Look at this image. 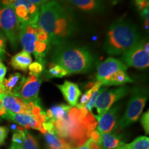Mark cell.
<instances>
[{
  "instance_id": "cell-4",
  "label": "cell",
  "mask_w": 149,
  "mask_h": 149,
  "mask_svg": "<svg viewBox=\"0 0 149 149\" xmlns=\"http://www.w3.org/2000/svg\"><path fill=\"white\" fill-rule=\"evenodd\" d=\"M131 93V97L125 113L119 124L122 128L128 127L133 123L137 122L148 98V91L146 87H135Z\"/></svg>"
},
{
  "instance_id": "cell-7",
  "label": "cell",
  "mask_w": 149,
  "mask_h": 149,
  "mask_svg": "<svg viewBox=\"0 0 149 149\" xmlns=\"http://www.w3.org/2000/svg\"><path fill=\"white\" fill-rule=\"evenodd\" d=\"M14 8L20 26H37L40 7L29 0H16L11 6Z\"/></svg>"
},
{
  "instance_id": "cell-28",
  "label": "cell",
  "mask_w": 149,
  "mask_h": 149,
  "mask_svg": "<svg viewBox=\"0 0 149 149\" xmlns=\"http://www.w3.org/2000/svg\"><path fill=\"white\" fill-rule=\"evenodd\" d=\"M105 90H106V88H100L97 91L93 92L92 93V95H91L88 102L85 105L86 109L90 112L92 111L93 108L95 107V104L96 100L98 97L99 95H100L102 92H103V91H105Z\"/></svg>"
},
{
  "instance_id": "cell-12",
  "label": "cell",
  "mask_w": 149,
  "mask_h": 149,
  "mask_svg": "<svg viewBox=\"0 0 149 149\" xmlns=\"http://www.w3.org/2000/svg\"><path fill=\"white\" fill-rule=\"evenodd\" d=\"M120 107L115 106L114 107L110 108L107 111L101 115L95 116L97 121V131L100 133H108L114 129L116 124L118 112Z\"/></svg>"
},
{
  "instance_id": "cell-14",
  "label": "cell",
  "mask_w": 149,
  "mask_h": 149,
  "mask_svg": "<svg viewBox=\"0 0 149 149\" xmlns=\"http://www.w3.org/2000/svg\"><path fill=\"white\" fill-rule=\"evenodd\" d=\"M3 117L5 119L14 121L15 122L17 123L19 125L24 126L26 129L31 128L33 129L40 130V128L42 126V123L31 114L13 113L6 111V113Z\"/></svg>"
},
{
  "instance_id": "cell-29",
  "label": "cell",
  "mask_w": 149,
  "mask_h": 149,
  "mask_svg": "<svg viewBox=\"0 0 149 149\" xmlns=\"http://www.w3.org/2000/svg\"><path fill=\"white\" fill-rule=\"evenodd\" d=\"M141 124L142 125L146 134L149 133V112L145 113L141 117Z\"/></svg>"
},
{
  "instance_id": "cell-22",
  "label": "cell",
  "mask_w": 149,
  "mask_h": 149,
  "mask_svg": "<svg viewBox=\"0 0 149 149\" xmlns=\"http://www.w3.org/2000/svg\"><path fill=\"white\" fill-rule=\"evenodd\" d=\"M69 73L63 67L52 62L48 65V69L44 70V75L46 78H61L68 75Z\"/></svg>"
},
{
  "instance_id": "cell-26",
  "label": "cell",
  "mask_w": 149,
  "mask_h": 149,
  "mask_svg": "<svg viewBox=\"0 0 149 149\" xmlns=\"http://www.w3.org/2000/svg\"><path fill=\"white\" fill-rule=\"evenodd\" d=\"M22 145H23L24 149H39L36 139L31 134L28 133L26 130Z\"/></svg>"
},
{
  "instance_id": "cell-20",
  "label": "cell",
  "mask_w": 149,
  "mask_h": 149,
  "mask_svg": "<svg viewBox=\"0 0 149 149\" xmlns=\"http://www.w3.org/2000/svg\"><path fill=\"white\" fill-rule=\"evenodd\" d=\"M24 77V76H22L20 73L15 72V73L11 74L8 79H3V86L4 92L12 95L13 94Z\"/></svg>"
},
{
  "instance_id": "cell-11",
  "label": "cell",
  "mask_w": 149,
  "mask_h": 149,
  "mask_svg": "<svg viewBox=\"0 0 149 149\" xmlns=\"http://www.w3.org/2000/svg\"><path fill=\"white\" fill-rule=\"evenodd\" d=\"M0 102L6 111L13 113L31 114V109L29 104L14 95L3 92L0 95Z\"/></svg>"
},
{
  "instance_id": "cell-36",
  "label": "cell",
  "mask_w": 149,
  "mask_h": 149,
  "mask_svg": "<svg viewBox=\"0 0 149 149\" xmlns=\"http://www.w3.org/2000/svg\"><path fill=\"white\" fill-rule=\"evenodd\" d=\"M86 144L87 145L89 149H101V147L97 143L94 142L91 139H88V141L86 142Z\"/></svg>"
},
{
  "instance_id": "cell-32",
  "label": "cell",
  "mask_w": 149,
  "mask_h": 149,
  "mask_svg": "<svg viewBox=\"0 0 149 149\" xmlns=\"http://www.w3.org/2000/svg\"><path fill=\"white\" fill-rule=\"evenodd\" d=\"M8 129L5 126H0V146L3 144L7 135H8Z\"/></svg>"
},
{
  "instance_id": "cell-8",
  "label": "cell",
  "mask_w": 149,
  "mask_h": 149,
  "mask_svg": "<svg viewBox=\"0 0 149 149\" xmlns=\"http://www.w3.org/2000/svg\"><path fill=\"white\" fill-rule=\"evenodd\" d=\"M42 82L41 76L31 75L24 77L13 95L19 97L26 103L33 102L38 99L41 84Z\"/></svg>"
},
{
  "instance_id": "cell-21",
  "label": "cell",
  "mask_w": 149,
  "mask_h": 149,
  "mask_svg": "<svg viewBox=\"0 0 149 149\" xmlns=\"http://www.w3.org/2000/svg\"><path fill=\"white\" fill-rule=\"evenodd\" d=\"M51 44L50 42H43L36 40L35 43L34 56L37 61L42 63H46L45 57L51 50Z\"/></svg>"
},
{
  "instance_id": "cell-24",
  "label": "cell",
  "mask_w": 149,
  "mask_h": 149,
  "mask_svg": "<svg viewBox=\"0 0 149 149\" xmlns=\"http://www.w3.org/2000/svg\"><path fill=\"white\" fill-rule=\"evenodd\" d=\"M70 106L65 105V104H59V105L53 106L51 107V110L52 115H53V118L57 120H62L68 115V111L70 109Z\"/></svg>"
},
{
  "instance_id": "cell-43",
  "label": "cell",
  "mask_w": 149,
  "mask_h": 149,
  "mask_svg": "<svg viewBox=\"0 0 149 149\" xmlns=\"http://www.w3.org/2000/svg\"><path fill=\"white\" fill-rule=\"evenodd\" d=\"M112 1H113V2H117V1H118L119 0H112Z\"/></svg>"
},
{
  "instance_id": "cell-40",
  "label": "cell",
  "mask_w": 149,
  "mask_h": 149,
  "mask_svg": "<svg viewBox=\"0 0 149 149\" xmlns=\"http://www.w3.org/2000/svg\"><path fill=\"white\" fill-rule=\"evenodd\" d=\"M40 130L41 131V133H42L43 134H46V133H47V131H46V130L44 129L43 126H42V127L40 128Z\"/></svg>"
},
{
  "instance_id": "cell-27",
  "label": "cell",
  "mask_w": 149,
  "mask_h": 149,
  "mask_svg": "<svg viewBox=\"0 0 149 149\" xmlns=\"http://www.w3.org/2000/svg\"><path fill=\"white\" fill-rule=\"evenodd\" d=\"M45 138L51 149H61V144L59 141V137H57L55 134L46 133Z\"/></svg>"
},
{
  "instance_id": "cell-10",
  "label": "cell",
  "mask_w": 149,
  "mask_h": 149,
  "mask_svg": "<svg viewBox=\"0 0 149 149\" xmlns=\"http://www.w3.org/2000/svg\"><path fill=\"white\" fill-rule=\"evenodd\" d=\"M128 67L122 61L113 57H109L101 63L97 68L96 81L101 84L119 70L127 71Z\"/></svg>"
},
{
  "instance_id": "cell-6",
  "label": "cell",
  "mask_w": 149,
  "mask_h": 149,
  "mask_svg": "<svg viewBox=\"0 0 149 149\" xmlns=\"http://www.w3.org/2000/svg\"><path fill=\"white\" fill-rule=\"evenodd\" d=\"M146 39H141L135 46L123 53L122 62L126 66L138 69L148 68L149 66V53L145 50Z\"/></svg>"
},
{
  "instance_id": "cell-23",
  "label": "cell",
  "mask_w": 149,
  "mask_h": 149,
  "mask_svg": "<svg viewBox=\"0 0 149 149\" xmlns=\"http://www.w3.org/2000/svg\"><path fill=\"white\" fill-rule=\"evenodd\" d=\"M149 149V138L146 136L137 137L128 144H124L118 149Z\"/></svg>"
},
{
  "instance_id": "cell-44",
  "label": "cell",
  "mask_w": 149,
  "mask_h": 149,
  "mask_svg": "<svg viewBox=\"0 0 149 149\" xmlns=\"http://www.w3.org/2000/svg\"><path fill=\"white\" fill-rule=\"evenodd\" d=\"M72 149H79V148H73Z\"/></svg>"
},
{
  "instance_id": "cell-34",
  "label": "cell",
  "mask_w": 149,
  "mask_h": 149,
  "mask_svg": "<svg viewBox=\"0 0 149 149\" xmlns=\"http://www.w3.org/2000/svg\"><path fill=\"white\" fill-rule=\"evenodd\" d=\"M135 6L139 10L148 7V0H135Z\"/></svg>"
},
{
  "instance_id": "cell-1",
  "label": "cell",
  "mask_w": 149,
  "mask_h": 149,
  "mask_svg": "<svg viewBox=\"0 0 149 149\" xmlns=\"http://www.w3.org/2000/svg\"><path fill=\"white\" fill-rule=\"evenodd\" d=\"M37 26L47 33L50 43L55 46L66 43L76 29L71 13L56 0L41 6Z\"/></svg>"
},
{
  "instance_id": "cell-35",
  "label": "cell",
  "mask_w": 149,
  "mask_h": 149,
  "mask_svg": "<svg viewBox=\"0 0 149 149\" xmlns=\"http://www.w3.org/2000/svg\"><path fill=\"white\" fill-rule=\"evenodd\" d=\"M91 139L94 142L97 143L100 145V142H101V135L99 133L97 130H93L92 133L90 135Z\"/></svg>"
},
{
  "instance_id": "cell-17",
  "label": "cell",
  "mask_w": 149,
  "mask_h": 149,
  "mask_svg": "<svg viewBox=\"0 0 149 149\" xmlns=\"http://www.w3.org/2000/svg\"><path fill=\"white\" fill-rule=\"evenodd\" d=\"M32 63V57L27 52L22 51L17 53L10 59V64L15 70L27 71L30 64Z\"/></svg>"
},
{
  "instance_id": "cell-19",
  "label": "cell",
  "mask_w": 149,
  "mask_h": 149,
  "mask_svg": "<svg viewBox=\"0 0 149 149\" xmlns=\"http://www.w3.org/2000/svg\"><path fill=\"white\" fill-rule=\"evenodd\" d=\"M101 134V142L100 144L101 149H118L124 144L121 140V137L116 134L111 133Z\"/></svg>"
},
{
  "instance_id": "cell-2",
  "label": "cell",
  "mask_w": 149,
  "mask_h": 149,
  "mask_svg": "<svg viewBox=\"0 0 149 149\" xmlns=\"http://www.w3.org/2000/svg\"><path fill=\"white\" fill-rule=\"evenodd\" d=\"M51 60L63 67L69 74L88 72L95 64V57L88 48L67 43L56 46Z\"/></svg>"
},
{
  "instance_id": "cell-33",
  "label": "cell",
  "mask_w": 149,
  "mask_h": 149,
  "mask_svg": "<svg viewBox=\"0 0 149 149\" xmlns=\"http://www.w3.org/2000/svg\"><path fill=\"white\" fill-rule=\"evenodd\" d=\"M7 72V68L0 58V84H2Z\"/></svg>"
},
{
  "instance_id": "cell-3",
  "label": "cell",
  "mask_w": 149,
  "mask_h": 149,
  "mask_svg": "<svg viewBox=\"0 0 149 149\" xmlns=\"http://www.w3.org/2000/svg\"><path fill=\"white\" fill-rule=\"evenodd\" d=\"M141 39L135 24L127 20L117 19L108 29L104 49L110 55H119L135 46Z\"/></svg>"
},
{
  "instance_id": "cell-42",
  "label": "cell",
  "mask_w": 149,
  "mask_h": 149,
  "mask_svg": "<svg viewBox=\"0 0 149 149\" xmlns=\"http://www.w3.org/2000/svg\"><path fill=\"white\" fill-rule=\"evenodd\" d=\"M11 128H12V129H13V130H16V128H17V126H16V125H15V124H13V125L11 126Z\"/></svg>"
},
{
  "instance_id": "cell-15",
  "label": "cell",
  "mask_w": 149,
  "mask_h": 149,
  "mask_svg": "<svg viewBox=\"0 0 149 149\" xmlns=\"http://www.w3.org/2000/svg\"><path fill=\"white\" fill-rule=\"evenodd\" d=\"M66 102L72 107L77 104L78 100L81 95V91L77 84L69 81H65L62 84L57 85Z\"/></svg>"
},
{
  "instance_id": "cell-37",
  "label": "cell",
  "mask_w": 149,
  "mask_h": 149,
  "mask_svg": "<svg viewBox=\"0 0 149 149\" xmlns=\"http://www.w3.org/2000/svg\"><path fill=\"white\" fill-rule=\"evenodd\" d=\"M29 1L34 3V4L40 7V6L45 4V3L49 2V1H53V0H29Z\"/></svg>"
},
{
  "instance_id": "cell-46",
  "label": "cell",
  "mask_w": 149,
  "mask_h": 149,
  "mask_svg": "<svg viewBox=\"0 0 149 149\" xmlns=\"http://www.w3.org/2000/svg\"><path fill=\"white\" fill-rule=\"evenodd\" d=\"M124 149H126V148H124Z\"/></svg>"
},
{
  "instance_id": "cell-13",
  "label": "cell",
  "mask_w": 149,
  "mask_h": 149,
  "mask_svg": "<svg viewBox=\"0 0 149 149\" xmlns=\"http://www.w3.org/2000/svg\"><path fill=\"white\" fill-rule=\"evenodd\" d=\"M37 28L38 26L32 25L20 26L19 42L23 48V51L29 54L34 53Z\"/></svg>"
},
{
  "instance_id": "cell-31",
  "label": "cell",
  "mask_w": 149,
  "mask_h": 149,
  "mask_svg": "<svg viewBox=\"0 0 149 149\" xmlns=\"http://www.w3.org/2000/svg\"><path fill=\"white\" fill-rule=\"evenodd\" d=\"M93 91L90 89V90H88L85 93L84 95H83L82 97H81V100H80V103L79 104L81 106H84L88 103L89 100H90L91 95H92V93H93Z\"/></svg>"
},
{
  "instance_id": "cell-25",
  "label": "cell",
  "mask_w": 149,
  "mask_h": 149,
  "mask_svg": "<svg viewBox=\"0 0 149 149\" xmlns=\"http://www.w3.org/2000/svg\"><path fill=\"white\" fill-rule=\"evenodd\" d=\"M45 66L46 63L40 62L37 61L31 63L28 68L29 70V74L31 75L41 76L42 72L45 70Z\"/></svg>"
},
{
  "instance_id": "cell-5",
  "label": "cell",
  "mask_w": 149,
  "mask_h": 149,
  "mask_svg": "<svg viewBox=\"0 0 149 149\" xmlns=\"http://www.w3.org/2000/svg\"><path fill=\"white\" fill-rule=\"evenodd\" d=\"M0 29L8 39L11 47L16 50L19 42L20 25L11 6L0 8Z\"/></svg>"
},
{
  "instance_id": "cell-30",
  "label": "cell",
  "mask_w": 149,
  "mask_h": 149,
  "mask_svg": "<svg viewBox=\"0 0 149 149\" xmlns=\"http://www.w3.org/2000/svg\"><path fill=\"white\" fill-rule=\"evenodd\" d=\"M6 38L4 35L0 31V58L4 57L6 54Z\"/></svg>"
},
{
  "instance_id": "cell-18",
  "label": "cell",
  "mask_w": 149,
  "mask_h": 149,
  "mask_svg": "<svg viewBox=\"0 0 149 149\" xmlns=\"http://www.w3.org/2000/svg\"><path fill=\"white\" fill-rule=\"evenodd\" d=\"M133 82V80L129 77L126 71L119 70L111 77H109L105 81L102 83V86H122L127 83Z\"/></svg>"
},
{
  "instance_id": "cell-39",
  "label": "cell",
  "mask_w": 149,
  "mask_h": 149,
  "mask_svg": "<svg viewBox=\"0 0 149 149\" xmlns=\"http://www.w3.org/2000/svg\"><path fill=\"white\" fill-rule=\"evenodd\" d=\"M10 149H24L22 146H20V145H18L17 144H15V143L13 142L12 145L10 146Z\"/></svg>"
},
{
  "instance_id": "cell-38",
  "label": "cell",
  "mask_w": 149,
  "mask_h": 149,
  "mask_svg": "<svg viewBox=\"0 0 149 149\" xmlns=\"http://www.w3.org/2000/svg\"><path fill=\"white\" fill-rule=\"evenodd\" d=\"M6 111L4 108L2 106V104H1V102H0V117H3L6 114Z\"/></svg>"
},
{
  "instance_id": "cell-41",
  "label": "cell",
  "mask_w": 149,
  "mask_h": 149,
  "mask_svg": "<svg viewBox=\"0 0 149 149\" xmlns=\"http://www.w3.org/2000/svg\"><path fill=\"white\" fill-rule=\"evenodd\" d=\"M79 149H89V148H88V147L87 146L86 144H84V145H82V146H79Z\"/></svg>"
},
{
  "instance_id": "cell-9",
  "label": "cell",
  "mask_w": 149,
  "mask_h": 149,
  "mask_svg": "<svg viewBox=\"0 0 149 149\" xmlns=\"http://www.w3.org/2000/svg\"><path fill=\"white\" fill-rule=\"evenodd\" d=\"M132 89L128 86H121L109 91H103L99 95L95 106L98 115H101L107 111L115 102L128 95Z\"/></svg>"
},
{
  "instance_id": "cell-16",
  "label": "cell",
  "mask_w": 149,
  "mask_h": 149,
  "mask_svg": "<svg viewBox=\"0 0 149 149\" xmlns=\"http://www.w3.org/2000/svg\"><path fill=\"white\" fill-rule=\"evenodd\" d=\"M70 5L88 13L103 12L104 6L102 0H66Z\"/></svg>"
},
{
  "instance_id": "cell-45",
  "label": "cell",
  "mask_w": 149,
  "mask_h": 149,
  "mask_svg": "<svg viewBox=\"0 0 149 149\" xmlns=\"http://www.w3.org/2000/svg\"></svg>"
}]
</instances>
